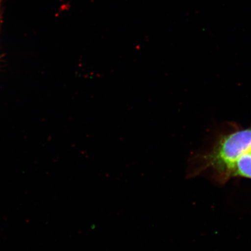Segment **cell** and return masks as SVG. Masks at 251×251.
<instances>
[{"mask_svg": "<svg viewBox=\"0 0 251 251\" xmlns=\"http://www.w3.org/2000/svg\"><path fill=\"white\" fill-rule=\"evenodd\" d=\"M251 149V129L237 131L225 137L212 156L215 168L229 175L241 155Z\"/></svg>", "mask_w": 251, "mask_h": 251, "instance_id": "1", "label": "cell"}, {"mask_svg": "<svg viewBox=\"0 0 251 251\" xmlns=\"http://www.w3.org/2000/svg\"><path fill=\"white\" fill-rule=\"evenodd\" d=\"M250 152V153H251V150L250 151H249V152Z\"/></svg>", "mask_w": 251, "mask_h": 251, "instance_id": "2", "label": "cell"}]
</instances>
